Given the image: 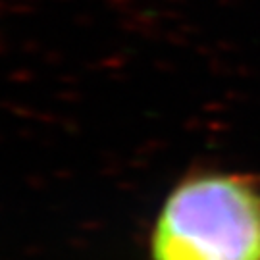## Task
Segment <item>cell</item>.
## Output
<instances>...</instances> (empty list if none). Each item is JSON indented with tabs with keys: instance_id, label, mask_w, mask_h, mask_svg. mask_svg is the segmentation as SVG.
<instances>
[{
	"instance_id": "obj_1",
	"label": "cell",
	"mask_w": 260,
	"mask_h": 260,
	"mask_svg": "<svg viewBox=\"0 0 260 260\" xmlns=\"http://www.w3.org/2000/svg\"><path fill=\"white\" fill-rule=\"evenodd\" d=\"M149 260H260V181L218 170L177 181L156 214Z\"/></svg>"
}]
</instances>
